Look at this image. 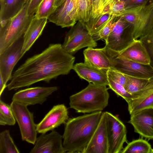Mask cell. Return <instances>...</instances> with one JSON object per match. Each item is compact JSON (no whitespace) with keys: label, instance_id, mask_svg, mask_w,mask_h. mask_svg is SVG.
<instances>
[{"label":"cell","instance_id":"6da1fadb","mask_svg":"<svg viewBox=\"0 0 153 153\" xmlns=\"http://www.w3.org/2000/svg\"><path fill=\"white\" fill-rule=\"evenodd\" d=\"M75 57L59 43L51 44L41 53L27 59L13 73L9 91L28 87L38 82L49 83L73 69Z\"/></svg>","mask_w":153,"mask_h":153},{"label":"cell","instance_id":"7a4b0ae2","mask_svg":"<svg viewBox=\"0 0 153 153\" xmlns=\"http://www.w3.org/2000/svg\"><path fill=\"white\" fill-rule=\"evenodd\" d=\"M103 113L96 111L67 120L62 135L65 153H84Z\"/></svg>","mask_w":153,"mask_h":153},{"label":"cell","instance_id":"3957f363","mask_svg":"<svg viewBox=\"0 0 153 153\" xmlns=\"http://www.w3.org/2000/svg\"><path fill=\"white\" fill-rule=\"evenodd\" d=\"M108 89L106 85L89 83L85 88L70 96V107L78 113L102 111L108 104Z\"/></svg>","mask_w":153,"mask_h":153},{"label":"cell","instance_id":"277c9868","mask_svg":"<svg viewBox=\"0 0 153 153\" xmlns=\"http://www.w3.org/2000/svg\"><path fill=\"white\" fill-rule=\"evenodd\" d=\"M30 1L13 17L0 21V54L22 37L26 31L35 16L28 13Z\"/></svg>","mask_w":153,"mask_h":153},{"label":"cell","instance_id":"5b68a950","mask_svg":"<svg viewBox=\"0 0 153 153\" xmlns=\"http://www.w3.org/2000/svg\"><path fill=\"white\" fill-rule=\"evenodd\" d=\"M130 25L135 39L153 28V3L125 10L121 16Z\"/></svg>","mask_w":153,"mask_h":153},{"label":"cell","instance_id":"8992f818","mask_svg":"<svg viewBox=\"0 0 153 153\" xmlns=\"http://www.w3.org/2000/svg\"><path fill=\"white\" fill-rule=\"evenodd\" d=\"M135 40L129 25L120 17L105 41V48L109 56L117 57Z\"/></svg>","mask_w":153,"mask_h":153},{"label":"cell","instance_id":"52a82bcc","mask_svg":"<svg viewBox=\"0 0 153 153\" xmlns=\"http://www.w3.org/2000/svg\"><path fill=\"white\" fill-rule=\"evenodd\" d=\"M10 105L18 123L22 140L35 144L37 132L33 113L29 110L27 106L14 101H12Z\"/></svg>","mask_w":153,"mask_h":153},{"label":"cell","instance_id":"ba28073f","mask_svg":"<svg viewBox=\"0 0 153 153\" xmlns=\"http://www.w3.org/2000/svg\"><path fill=\"white\" fill-rule=\"evenodd\" d=\"M62 46L73 55L84 48H95L97 43L87 29L85 24L79 21L66 34Z\"/></svg>","mask_w":153,"mask_h":153},{"label":"cell","instance_id":"9c48e42d","mask_svg":"<svg viewBox=\"0 0 153 153\" xmlns=\"http://www.w3.org/2000/svg\"><path fill=\"white\" fill-rule=\"evenodd\" d=\"M108 153H120L127 142V130L123 123L111 113L105 111Z\"/></svg>","mask_w":153,"mask_h":153},{"label":"cell","instance_id":"30bf717a","mask_svg":"<svg viewBox=\"0 0 153 153\" xmlns=\"http://www.w3.org/2000/svg\"><path fill=\"white\" fill-rule=\"evenodd\" d=\"M23 41V36L0 54V76L6 85L11 79L14 67L22 58Z\"/></svg>","mask_w":153,"mask_h":153},{"label":"cell","instance_id":"8fae6325","mask_svg":"<svg viewBox=\"0 0 153 153\" xmlns=\"http://www.w3.org/2000/svg\"><path fill=\"white\" fill-rule=\"evenodd\" d=\"M58 89L56 86L28 88L16 93L12 99V101L26 106L36 104L41 105L46 101L48 97Z\"/></svg>","mask_w":153,"mask_h":153},{"label":"cell","instance_id":"7c38bea8","mask_svg":"<svg viewBox=\"0 0 153 153\" xmlns=\"http://www.w3.org/2000/svg\"><path fill=\"white\" fill-rule=\"evenodd\" d=\"M77 2V0H66L56 8L48 19L62 28L73 27L78 21Z\"/></svg>","mask_w":153,"mask_h":153},{"label":"cell","instance_id":"4fadbf2b","mask_svg":"<svg viewBox=\"0 0 153 153\" xmlns=\"http://www.w3.org/2000/svg\"><path fill=\"white\" fill-rule=\"evenodd\" d=\"M113 68L125 74L144 79H153V67L117 56L111 57Z\"/></svg>","mask_w":153,"mask_h":153},{"label":"cell","instance_id":"5bb4252c","mask_svg":"<svg viewBox=\"0 0 153 153\" xmlns=\"http://www.w3.org/2000/svg\"><path fill=\"white\" fill-rule=\"evenodd\" d=\"M68 119V109L64 104L54 105L42 120L36 124L37 132L41 134L54 130Z\"/></svg>","mask_w":153,"mask_h":153},{"label":"cell","instance_id":"9a60e30c","mask_svg":"<svg viewBox=\"0 0 153 153\" xmlns=\"http://www.w3.org/2000/svg\"><path fill=\"white\" fill-rule=\"evenodd\" d=\"M130 115L128 122L133 126L135 132L143 137L153 139V108H145Z\"/></svg>","mask_w":153,"mask_h":153},{"label":"cell","instance_id":"2e32d148","mask_svg":"<svg viewBox=\"0 0 153 153\" xmlns=\"http://www.w3.org/2000/svg\"><path fill=\"white\" fill-rule=\"evenodd\" d=\"M62 136L54 130L49 133L42 134L37 139L30 153H65Z\"/></svg>","mask_w":153,"mask_h":153},{"label":"cell","instance_id":"e0dca14e","mask_svg":"<svg viewBox=\"0 0 153 153\" xmlns=\"http://www.w3.org/2000/svg\"><path fill=\"white\" fill-rule=\"evenodd\" d=\"M84 153H108V143L105 112H103L98 125Z\"/></svg>","mask_w":153,"mask_h":153},{"label":"cell","instance_id":"ac0fdd59","mask_svg":"<svg viewBox=\"0 0 153 153\" xmlns=\"http://www.w3.org/2000/svg\"><path fill=\"white\" fill-rule=\"evenodd\" d=\"M84 63L93 67L105 71L113 68L111 57L105 47L94 48L88 47L83 51Z\"/></svg>","mask_w":153,"mask_h":153},{"label":"cell","instance_id":"d6986e66","mask_svg":"<svg viewBox=\"0 0 153 153\" xmlns=\"http://www.w3.org/2000/svg\"><path fill=\"white\" fill-rule=\"evenodd\" d=\"M73 69L81 79L89 83L108 85L107 71L91 66L85 63L80 62L74 65Z\"/></svg>","mask_w":153,"mask_h":153},{"label":"cell","instance_id":"ffe728a7","mask_svg":"<svg viewBox=\"0 0 153 153\" xmlns=\"http://www.w3.org/2000/svg\"><path fill=\"white\" fill-rule=\"evenodd\" d=\"M127 103L130 114L145 108H153V79L143 89L132 95Z\"/></svg>","mask_w":153,"mask_h":153},{"label":"cell","instance_id":"44dd1931","mask_svg":"<svg viewBox=\"0 0 153 153\" xmlns=\"http://www.w3.org/2000/svg\"><path fill=\"white\" fill-rule=\"evenodd\" d=\"M47 20V18H38L35 16L33 18L23 36L22 57L41 35Z\"/></svg>","mask_w":153,"mask_h":153},{"label":"cell","instance_id":"7402d4cb","mask_svg":"<svg viewBox=\"0 0 153 153\" xmlns=\"http://www.w3.org/2000/svg\"><path fill=\"white\" fill-rule=\"evenodd\" d=\"M117 56L143 64H150V59L146 49L139 39L134 40Z\"/></svg>","mask_w":153,"mask_h":153},{"label":"cell","instance_id":"603a6c76","mask_svg":"<svg viewBox=\"0 0 153 153\" xmlns=\"http://www.w3.org/2000/svg\"><path fill=\"white\" fill-rule=\"evenodd\" d=\"M25 0H5L0 7V21L9 19L17 14L25 4Z\"/></svg>","mask_w":153,"mask_h":153},{"label":"cell","instance_id":"cb8c5ba5","mask_svg":"<svg viewBox=\"0 0 153 153\" xmlns=\"http://www.w3.org/2000/svg\"><path fill=\"white\" fill-rule=\"evenodd\" d=\"M114 17L108 13L102 14L96 17L91 18L85 24V25L89 33L92 36L102 29Z\"/></svg>","mask_w":153,"mask_h":153},{"label":"cell","instance_id":"d4e9b609","mask_svg":"<svg viewBox=\"0 0 153 153\" xmlns=\"http://www.w3.org/2000/svg\"><path fill=\"white\" fill-rule=\"evenodd\" d=\"M151 145L145 140L139 139L128 143L121 153H152Z\"/></svg>","mask_w":153,"mask_h":153},{"label":"cell","instance_id":"484cf974","mask_svg":"<svg viewBox=\"0 0 153 153\" xmlns=\"http://www.w3.org/2000/svg\"><path fill=\"white\" fill-rule=\"evenodd\" d=\"M126 80L124 87L132 95L143 89L153 79L135 77L126 75Z\"/></svg>","mask_w":153,"mask_h":153},{"label":"cell","instance_id":"4316f807","mask_svg":"<svg viewBox=\"0 0 153 153\" xmlns=\"http://www.w3.org/2000/svg\"><path fill=\"white\" fill-rule=\"evenodd\" d=\"M20 152L11 137L8 130L0 134V153H19Z\"/></svg>","mask_w":153,"mask_h":153},{"label":"cell","instance_id":"83f0119b","mask_svg":"<svg viewBox=\"0 0 153 153\" xmlns=\"http://www.w3.org/2000/svg\"><path fill=\"white\" fill-rule=\"evenodd\" d=\"M78 21L85 24L91 16L93 0H77Z\"/></svg>","mask_w":153,"mask_h":153},{"label":"cell","instance_id":"f1b7e54d","mask_svg":"<svg viewBox=\"0 0 153 153\" xmlns=\"http://www.w3.org/2000/svg\"><path fill=\"white\" fill-rule=\"evenodd\" d=\"M11 106L0 100V125L13 126L16 123Z\"/></svg>","mask_w":153,"mask_h":153},{"label":"cell","instance_id":"f546056e","mask_svg":"<svg viewBox=\"0 0 153 153\" xmlns=\"http://www.w3.org/2000/svg\"><path fill=\"white\" fill-rule=\"evenodd\" d=\"M54 0H43L40 4L35 16L38 18H47L54 11Z\"/></svg>","mask_w":153,"mask_h":153},{"label":"cell","instance_id":"4dcf8cb0","mask_svg":"<svg viewBox=\"0 0 153 153\" xmlns=\"http://www.w3.org/2000/svg\"><path fill=\"white\" fill-rule=\"evenodd\" d=\"M110 4L108 0H93L91 18H94L102 14L108 13Z\"/></svg>","mask_w":153,"mask_h":153},{"label":"cell","instance_id":"1f68e13d","mask_svg":"<svg viewBox=\"0 0 153 153\" xmlns=\"http://www.w3.org/2000/svg\"><path fill=\"white\" fill-rule=\"evenodd\" d=\"M108 77V85L109 88L113 90L118 96L122 97L128 103L131 100L132 95L126 91L123 85Z\"/></svg>","mask_w":153,"mask_h":153},{"label":"cell","instance_id":"d6a6232c","mask_svg":"<svg viewBox=\"0 0 153 153\" xmlns=\"http://www.w3.org/2000/svg\"><path fill=\"white\" fill-rule=\"evenodd\" d=\"M139 39L146 49L150 59V65L153 67V28L148 34Z\"/></svg>","mask_w":153,"mask_h":153},{"label":"cell","instance_id":"836d02e7","mask_svg":"<svg viewBox=\"0 0 153 153\" xmlns=\"http://www.w3.org/2000/svg\"><path fill=\"white\" fill-rule=\"evenodd\" d=\"M115 17H113L109 22L99 32L92 36L94 39L96 41L103 39L105 41L109 35L112 31L114 25V19Z\"/></svg>","mask_w":153,"mask_h":153},{"label":"cell","instance_id":"e575fe53","mask_svg":"<svg viewBox=\"0 0 153 153\" xmlns=\"http://www.w3.org/2000/svg\"><path fill=\"white\" fill-rule=\"evenodd\" d=\"M126 9L125 3L120 0H114L110 4L108 13L116 17H120Z\"/></svg>","mask_w":153,"mask_h":153},{"label":"cell","instance_id":"d590c367","mask_svg":"<svg viewBox=\"0 0 153 153\" xmlns=\"http://www.w3.org/2000/svg\"><path fill=\"white\" fill-rule=\"evenodd\" d=\"M107 74L108 77L124 86L126 80V75L113 68L108 69Z\"/></svg>","mask_w":153,"mask_h":153},{"label":"cell","instance_id":"8d00e7d4","mask_svg":"<svg viewBox=\"0 0 153 153\" xmlns=\"http://www.w3.org/2000/svg\"><path fill=\"white\" fill-rule=\"evenodd\" d=\"M125 3L126 9L144 6L147 4L149 0H120ZM125 9V10H126Z\"/></svg>","mask_w":153,"mask_h":153},{"label":"cell","instance_id":"74e56055","mask_svg":"<svg viewBox=\"0 0 153 153\" xmlns=\"http://www.w3.org/2000/svg\"><path fill=\"white\" fill-rule=\"evenodd\" d=\"M43 0H31L28 9L29 14H35L38 7Z\"/></svg>","mask_w":153,"mask_h":153},{"label":"cell","instance_id":"f35d334b","mask_svg":"<svg viewBox=\"0 0 153 153\" xmlns=\"http://www.w3.org/2000/svg\"><path fill=\"white\" fill-rule=\"evenodd\" d=\"M7 85H5L3 81L1 76H0V96H1L4 90L7 87Z\"/></svg>","mask_w":153,"mask_h":153},{"label":"cell","instance_id":"ab89813d","mask_svg":"<svg viewBox=\"0 0 153 153\" xmlns=\"http://www.w3.org/2000/svg\"><path fill=\"white\" fill-rule=\"evenodd\" d=\"M66 0H54V6L57 7L62 4Z\"/></svg>","mask_w":153,"mask_h":153},{"label":"cell","instance_id":"60d3db41","mask_svg":"<svg viewBox=\"0 0 153 153\" xmlns=\"http://www.w3.org/2000/svg\"><path fill=\"white\" fill-rule=\"evenodd\" d=\"M5 0H0V7L3 4Z\"/></svg>","mask_w":153,"mask_h":153},{"label":"cell","instance_id":"b9f144b4","mask_svg":"<svg viewBox=\"0 0 153 153\" xmlns=\"http://www.w3.org/2000/svg\"><path fill=\"white\" fill-rule=\"evenodd\" d=\"M31 0H25V4L29 2Z\"/></svg>","mask_w":153,"mask_h":153},{"label":"cell","instance_id":"7bdbcfd3","mask_svg":"<svg viewBox=\"0 0 153 153\" xmlns=\"http://www.w3.org/2000/svg\"><path fill=\"white\" fill-rule=\"evenodd\" d=\"M149 3H153V0H149Z\"/></svg>","mask_w":153,"mask_h":153},{"label":"cell","instance_id":"ee69618b","mask_svg":"<svg viewBox=\"0 0 153 153\" xmlns=\"http://www.w3.org/2000/svg\"><path fill=\"white\" fill-rule=\"evenodd\" d=\"M152 153H153V152H152Z\"/></svg>","mask_w":153,"mask_h":153}]
</instances>
